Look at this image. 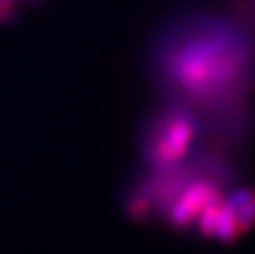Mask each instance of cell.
I'll return each instance as SVG.
<instances>
[{"label": "cell", "instance_id": "cell-1", "mask_svg": "<svg viewBox=\"0 0 255 254\" xmlns=\"http://www.w3.org/2000/svg\"><path fill=\"white\" fill-rule=\"evenodd\" d=\"M161 98L198 117L201 139L226 150L246 137L255 96V38L222 10L168 21L150 51Z\"/></svg>", "mask_w": 255, "mask_h": 254}, {"label": "cell", "instance_id": "cell-2", "mask_svg": "<svg viewBox=\"0 0 255 254\" xmlns=\"http://www.w3.org/2000/svg\"><path fill=\"white\" fill-rule=\"evenodd\" d=\"M199 139L198 117L183 104L161 98L140 126L143 169L160 170L178 164L196 149L194 144H199Z\"/></svg>", "mask_w": 255, "mask_h": 254}, {"label": "cell", "instance_id": "cell-3", "mask_svg": "<svg viewBox=\"0 0 255 254\" xmlns=\"http://www.w3.org/2000/svg\"><path fill=\"white\" fill-rule=\"evenodd\" d=\"M222 12L255 38V0H224Z\"/></svg>", "mask_w": 255, "mask_h": 254}, {"label": "cell", "instance_id": "cell-4", "mask_svg": "<svg viewBox=\"0 0 255 254\" xmlns=\"http://www.w3.org/2000/svg\"><path fill=\"white\" fill-rule=\"evenodd\" d=\"M35 0H0V21H8L15 18L25 7Z\"/></svg>", "mask_w": 255, "mask_h": 254}]
</instances>
